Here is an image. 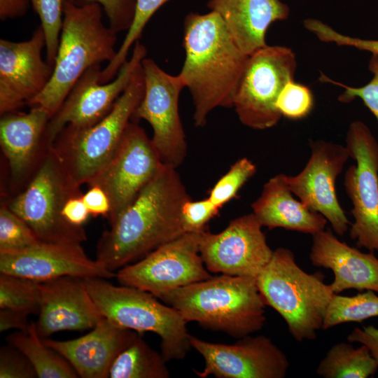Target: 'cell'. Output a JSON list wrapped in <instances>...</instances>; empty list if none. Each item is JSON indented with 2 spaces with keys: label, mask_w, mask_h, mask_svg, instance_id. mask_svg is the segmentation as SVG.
<instances>
[{
  "label": "cell",
  "mask_w": 378,
  "mask_h": 378,
  "mask_svg": "<svg viewBox=\"0 0 378 378\" xmlns=\"http://www.w3.org/2000/svg\"><path fill=\"white\" fill-rule=\"evenodd\" d=\"M190 197L176 168L162 164L135 200L109 222L95 260L115 272L182 235L181 208Z\"/></svg>",
  "instance_id": "6da1fadb"
},
{
  "label": "cell",
  "mask_w": 378,
  "mask_h": 378,
  "mask_svg": "<svg viewBox=\"0 0 378 378\" xmlns=\"http://www.w3.org/2000/svg\"><path fill=\"white\" fill-rule=\"evenodd\" d=\"M186 52L178 74L192 96L196 127L217 107L232 108L248 55L236 45L218 13H188L183 21Z\"/></svg>",
  "instance_id": "7a4b0ae2"
},
{
  "label": "cell",
  "mask_w": 378,
  "mask_h": 378,
  "mask_svg": "<svg viewBox=\"0 0 378 378\" xmlns=\"http://www.w3.org/2000/svg\"><path fill=\"white\" fill-rule=\"evenodd\" d=\"M187 322L241 338L260 330L265 303L256 278L223 274L168 290L159 298Z\"/></svg>",
  "instance_id": "3957f363"
},
{
  "label": "cell",
  "mask_w": 378,
  "mask_h": 378,
  "mask_svg": "<svg viewBox=\"0 0 378 378\" xmlns=\"http://www.w3.org/2000/svg\"><path fill=\"white\" fill-rule=\"evenodd\" d=\"M102 10L98 4L78 6L64 0L53 74L44 90L29 106L44 108L51 118L88 68L114 59L117 33L104 24Z\"/></svg>",
  "instance_id": "277c9868"
},
{
  "label": "cell",
  "mask_w": 378,
  "mask_h": 378,
  "mask_svg": "<svg viewBox=\"0 0 378 378\" xmlns=\"http://www.w3.org/2000/svg\"><path fill=\"white\" fill-rule=\"evenodd\" d=\"M324 278L321 272L303 270L293 251L284 247L274 251L270 262L256 276L265 304L283 318L297 342L315 340L322 328L335 294Z\"/></svg>",
  "instance_id": "5b68a950"
},
{
  "label": "cell",
  "mask_w": 378,
  "mask_h": 378,
  "mask_svg": "<svg viewBox=\"0 0 378 378\" xmlns=\"http://www.w3.org/2000/svg\"><path fill=\"white\" fill-rule=\"evenodd\" d=\"M85 281L104 318L140 335L145 332L158 335L161 339V354L167 361L183 359L192 348L188 322L178 311L161 303L151 293L115 286L104 278H85Z\"/></svg>",
  "instance_id": "8992f818"
},
{
  "label": "cell",
  "mask_w": 378,
  "mask_h": 378,
  "mask_svg": "<svg viewBox=\"0 0 378 378\" xmlns=\"http://www.w3.org/2000/svg\"><path fill=\"white\" fill-rule=\"evenodd\" d=\"M144 88L141 64L102 120L87 127L67 125L58 134L51 146L78 186L88 184L110 160L143 98Z\"/></svg>",
  "instance_id": "52a82bcc"
},
{
  "label": "cell",
  "mask_w": 378,
  "mask_h": 378,
  "mask_svg": "<svg viewBox=\"0 0 378 378\" xmlns=\"http://www.w3.org/2000/svg\"><path fill=\"white\" fill-rule=\"evenodd\" d=\"M51 146L25 186L6 204L41 241L80 244L87 240L83 226L70 224L62 215L66 201L83 193Z\"/></svg>",
  "instance_id": "ba28073f"
},
{
  "label": "cell",
  "mask_w": 378,
  "mask_h": 378,
  "mask_svg": "<svg viewBox=\"0 0 378 378\" xmlns=\"http://www.w3.org/2000/svg\"><path fill=\"white\" fill-rule=\"evenodd\" d=\"M296 69L295 54L288 47L267 45L248 55L232 105L240 122L258 130L275 126L282 117L276 99Z\"/></svg>",
  "instance_id": "9c48e42d"
},
{
  "label": "cell",
  "mask_w": 378,
  "mask_h": 378,
  "mask_svg": "<svg viewBox=\"0 0 378 378\" xmlns=\"http://www.w3.org/2000/svg\"><path fill=\"white\" fill-rule=\"evenodd\" d=\"M356 162L344 174V186L353 208L349 237L358 248L378 252V139L362 121L352 122L345 139Z\"/></svg>",
  "instance_id": "30bf717a"
},
{
  "label": "cell",
  "mask_w": 378,
  "mask_h": 378,
  "mask_svg": "<svg viewBox=\"0 0 378 378\" xmlns=\"http://www.w3.org/2000/svg\"><path fill=\"white\" fill-rule=\"evenodd\" d=\"M144 93L132 120L150 124L151 138L162 163L177 168L185 160L187 142L180 118L178 100L185 88L180 76L162 69L151 58L141 62Z\"/></svg>",
  "instance_id": "8fae6325"
},
{
  "label": "cell",
  "mask_w": 378,
  "mask_h": 378,
  "mask_svg": "<svg viewBox=\"0 0 378 378\" xmlns=\"http://www.w3.org/2000/svg\"><path fill=\"white\" fill-rule=\"evenodd\" d=\"M202 231L184 233L124 266L116 272L117 281L159 298L168 290L209 279L211 275L199 251Z\"/></svg>",
  "instance_id": "7c38bea8"
},
{
  "label": "cell",
  "mask_w": 378,
  "mask_h": 378,
  "mask_svg": "<svg viewBox=\"0 0 378 378\" xmlns=\"http://www.w3.org/2000/svg\"><path fill=\"white\" fill-rule=\"evenodd\" d=\"M147 49L139 41L133 46L130 59L111 81L102 83L101 64L88 68L74 84L62 105L50 118L46 131L48 147L67 125L92 126L102 120L128 86L137 67L146 57Z\"/></svg>",
  "instance_id": "4fadbf2b"
},
{
  "label": "cell",
  "mask_w": 378,
  "mask_h": 378,
  "mask_svg": "<svg viewBox=\"0 0 378 378\" xmlns=\"http://www.w3.org/2000/svg\"><path fill=\"white\" fill-rule=\"evenodd\" d=\"M162 164L151 139L136 121L131 120L110 160L88 184L99 186L107 195L108 223L135 200Z\"/></svg>",
  "instance_id": "5bb4252c"
},
{
  "label": "cell",
  "mask_w": 378,
  "mask_h": 378,
  "mask_svg": "<svg viewBox=\"0 0 378 378\" xmlns=\"http://www.w3.org/2000/svg\"><path fill=\"white\" fill-rule=\"evenodd\" d=\"M262 227L251 213L231 220L219 233L204 230L199 251L206 270L212 273L256 278L274 252Z\"/></svg>",
  "instance_id": "9a60e30c"
},
{
  "label": "cell",
  "mask_w": 378,
  "mask_h": 378,
  "mask_svg": "<svg viewBox=\"0 0 378 378\" xmlns=\"http://www.w3.org/2000/svg\"><path fill=\"white\" fill-rule=\"evenodd\" d=\"M191 347L204 358L200 378H284L290 363L286 354L272 340L251 335L239 338L233 344L209 342L190 335Z\"/></svg>",
  "instance_id": "2e32d148"
},
{
  "label": "cell",
  "mask_w": 378,
  "mask_h": 378,
  "mask_svg": "<svg viewBox=\"0 0 378 378\" xmlns=\"http://www.w3.org/2000/svg\"><path fill=\"white\" fill-rule=\"evenodd\" d=\"M304 167L287 176L288 187L307 207L326 218L337 235L344 236L351 223L336 193V180L350 158L346 146L322 139L311 141Z\"/></svg>",
  "instance_id": "e0dca14e"
},
{
  "label": "cell",
  "mask_w": 378,
  "mask_h": 378,
  "mask_svg": "<svg viewBox=\"0 0 378 378\" xmlns=\"http://www.w3.org/2000/svg\"><path fill=\"white\" fill-rule=\"evenodd\" d=\"M46 37L41 25L24 41L0 40V113L18 111L42 92L54 66L43 60Z\"/></svg>",
  "instance_id": "ac0fdd59"
},
{
  "label": "cell",
  "mask_w": 378,
  "mask_h": 378,
  "mask_svg": "<svg viewBox=\"0 0 378 378\" xmlns=\"http://www.w3.org/2000/svg\"><path fill=\"white\" fill-rule=\"evenodd\" d=\"M0 273L39 283L66 276L108 279L116 275L90 258L80 244L41 241L20 251L0 253Z\"/></svg>",
  "instance_id": "d6986e66"
},
{
  "label": "cell",
  "mask_w": 378,
  "mask_h": 378,
  "mask_svg": "<svg viewBox=\"0 0 378 378\" xmlns=\"http://www.w3.org/2000/svg\"><path fill=\"white\" fill-rule=\"evenodd\" d=\"M38 336L48 338L60 331L93 328L104 316L89 293L85 278L62 276L39 283Z\"/></svg>",
  "instance_id": "ffe728a7"
},
{
  "label": "cell",
  "mask_w": 378,
  "mask_h": 378,
  "mask_svg": "<svg viewBox=\"0 0 378 378\" xmlns=\"http://www.w3.org/2000/svg\"><path fill=\"white\" fill-rule=\"evenodd\" d=\"M50 119L40 106H32L27 113L16 111L1 115L0 146L13 187L30 179L42 160L48 148L46 131Z\"/></svg>",
  "instance_id": "44dd1931"
},
{
  "label": "cell",
  "mask_w": 378,
  "mask_h": 378,
  "mask_svg": "<svg viewBox=\"0 0 378 378\" xmlns=\"http://www.w3.org/2000/svg\"><path fill=\"white\" fill-rule=\"evenodd\" d=\"M103 318L86 335L59 341L43 339L44 344L60 354L82 378H107L118 355L138 335Z\"/></svg>",
  "instance_id": "7402d4cb"
},
{
  "label": "cell",
  "mask_w": 378,
  "mask_h": 378,
  "mask_svg": "<svg viewBox=\"0 0 378 378\" xmlns=\"http://www.w3.org/2000/svg\"><path fill=\"white\" fill-rule=\"evenodd\" d=\"M309 253L312 265L330 270V286L335 294L348 289L378 293V258L341 241L330 230L314 235Z\"/></svg>",
  "instance_id": "603a6c76"
},
{
  "label": "cell",
  "mask_w": 378,
  "mask_h": 378,
  "mask_svg": "<svg viewBox=\"0 0 378 378\" xmlns=\"http://www.w3.org/2000/svg\"><path fill=\"white\" fill-rule=\"evenodd\" d=\"M207 6L219 15L236 45L247 55L266 46L270 26L286 20L290 13L281 0H209Z\"/></svg>",
  "instance_id": "cb8c5ba5"
},
{
  "label": "cell",
  "mask_w": 378,
  "mask_h": 378,
  "mask_svg": "<svg viewBox=\"0 0 378 378\" xmlns=\"http://www.w3.org/2000/svg\"><path fill=\"white\" fill-rule=\"evenodd\" d=\"M286 176L278 174L264 184L260 195L251 204L253 214L270 230L283 228L312 235L325 230L326 218L294 197Z\"/></svg>",
  "instance_id": "d4e9b609"
},
{
  "label": "cell",
  "mask_w": 378,
  "mask_h": 378,
  "mask_svg": "<svg viewBox=\"0 0 378 378\" xmlns=\"http://www.w3.org/2000/svg\"><path fill=\"white\" fill-rule=\"evenodd\" d=\"M6 341L24 354L33 365L37 377H78L66 359L44 344L38 335L36 322L30 323L27 331L18 330L10 333L7 336Z\"/></svg>",
  "instance_id": "484cf974"
},
{
  "label": "cell",
  "mask_w": 378,
  "mask_h": 378,
  "mask_svg": "<svg viewBox=\"0 0 378 378\" xmlns=\"http://www.w3.org/2000/svg\"><path fill=\"white\" fill-rule=\"evenodd\" d=\"M167 360L152 349L140 334L124 349L112 363L110 378H168Z\"/></svg>",
  "instance_id": "4316f807"
},
{
  "label": "cell",
  "mask_w": 378,
  "mask_h": 378,
  "mask_svg": "<svg viewBox=\"0 0 378 378\" xmlns=\"http://www.w3.org/2000/svg\"><path fill=\"white\" fill-rule=\"evenodd\" d=\"M377 370L378 363L366 346L355 348L349 342H341L329 349L316 372L325 378H368Z\"/></svg>",
  "instance_id": "83f0119b"
},
{
  "label": "cell",
  "mask_w": 378,
  "mask_h": 378,
  "mask_svg": "<svg viewBox=\"0 0 378 378\" xmlns=\"http://www.w3.org/2000/svg\"><path fill=\"white\" fill-rule=\"evenodd\" d=\"M378 316V295L365 290L351 296L334 294L328 307L322 329L349 322H358Z\"/></svg>",
  "instance_id": "f1b7e54d"
},
{
  "label": "cell",
  "mask_w": 378,
  "mask_h": 378,
  "mask_svg": "<svg viewBox=\"0 0 378 378\" xmlns=\"http://www.w3.org/2000/svg\"><path fill=\"white\" fill-rule=\"evenodd\" d=\"M40 302L39 282L0 273V309L38 314Z\"/></svg>",
  "instance_id": "f546056e"
},
{
  "label": "cell",
  "mask_w": 378,
  "mask_h": 378,
  "mask_svg": "<svg viewBox=\"0 0 378 378\" xmlns=\"http://www.w3.org/2000/svg\"><path fill=\"white\" fill-rule=\"evenodd\" d=\"M169 0H136V13L130 29L117 50L114 59L101 71V82L112 80L123 63L127 59L128 52L132 46L139 41L142 32L153 14Z\"/></svg>",
  "instance_id": "4dcf8cb0"
},
{
  "label": "cell",
  "mask_w": 378,
  "mask_h": 378,
  "mask_svg": "<svg viewBox=\"0 0 378 378\" xmlns=\"http://www.w3.org/2000/svg\"><path fill=\"white\" fill-rule=\"evenodd\" d=\"M41 241L29 225L6 202L0 207V253L20 251Z\"/></svg>",
  "instance_id": "1f68e13d"
},
{
  "label": "cell",
  "mask_w": 378,
  "mask_h": 378,
  "mask_svg": "<svg viewBox=\"0 0 378 378\" xmlns=\"http://www.w3.org/2000/svg\"><path fill=\"white\" fill-rule=\"evenodd\" d=\"M46 37V60L55 65L63 21L64 0H30Z\"/></svg>",
  "instance_id": "d6a6232c"
},
{
  "label": "cell",
  "mask_w": 378,
  "mask_h": 378,
  "mask_svg": "<svg viewBox=\"0 0 378 378\" xmlns=\"http://www.w3.org/2000/svg\"><path fill=\"white\" fill-rule=\"evenodd\" d=\"M257 171L255 164L248 158L237 160L214 186L209 200L219 209L234 198L240 188Z\"/></svg>",
  "instance_id": "836d02e7"
},
{
  "label": "cell",
  "mask_w": 378,
  "mask_h": 378,
  "mask_svg": "<svg viewBox=\"0 0 378 378\" xmlns=\"http://www.w3.org/2000/svg\"><path fill=\"white\" fill-rule=\"evenodd\" d=\"M314 99L309 87L294 80L287 82L276 102V107L281 116L290 120L307 117L312 111Z\"/></svg>",
  "instance_id": "e575fe53"
},
{
  "label": "cell",
  "mask_w": 378,
  "mask_h": 378,
  "mask_svg": "<svg viewBox=\"0 0 378 378\" xmlns=\"http://www.w3.org/2000/svg\"><path fill=\"white\" fill-rule=\"evenodd\" d=\"M368 69L373 74L372 78L366 85L358 88L350 87L333 80L323 74L319 80L344 88L343 93L338 97L341 102L349 103L356 98H360L378 121V55H372Z\"/></svg>",
  "instance_id": "d590c367"
},
{
  "label": "cell",
  "mask_w": 378,
  "mask_h": 378,
  "mask_svg": "<svg viewBox=\"0 0 378 378\" xmlns=\"http://www.w3.org/2000/svg\"><path fill=\"white\" fill-rule=\"evenodd\" d=\"M78 6L99 4L105 12L108 27L115 33L128 31L136 13V0H68Z\"/></svg>",
  "instance_id": "8d00e7d4"
},
{
  "label": "cell",
  "mask_w": 378,
  "mask_h": 378,
  "mask_svg": "<svg viewBox=\"0 0 378 378\" xmlns=\"http://www.w3.org/2000/svg\"><path fill=\"white\" fill-rule=\"evenodd\" d=\"M303 24L307 30L314 33L323 42L354 47L378 55V40L363 39L342 34L316 19H306Z\"/></svg>",
  "instance_id": "74e56055"
},
{
  "label": "cell",
  "mask_w": 378,
  "mask_h": 378,
  "mask_svg": "<svg viewBox=\"0 0 378 378\" xmlns=\"http://www.w3.org/2000/svg\"><path fill=\"white\" fill-rule=\"evenodd\" d=\"M220 209L209 197L197 201L187 200L181 208L183 232H196L205 230L207 223L218 214Z\"/></svg>",
  "instance_id": "f35d334b"
},
{
  "label": "cell",
  "mask_w": 378,
  "mask_h": 378,
  "mask_svg": "<svg viewBox=\"0 0 378 378\" xmlns=\"http://www.w3.org/2000/svg\"><path fill=\"white\" fill-rule=\"evenodd\" d=\"M36 372L24 354L8 344L0 349V378H34Z\"/></svg>",
  "instance_id": "ab89813d"
},
{
  "label": "cell",
  "mask_w": 378,
  "mask_h": 378,
  "mask_svg": "<svg viewBox=\"0 0 378 378\" xmlns=\"http://www.w3.org/2000/svg\"><path fill=\"white\" fill-rule=\"evenodd\" d=\"M83 200L90 216L108 217L111 211V203L102 188L96 185L89 186L88 190L83 195Z\"/></svg>",
  "instance_id": "60d3db41"
},
{
  "label": "cell",
  "mask_w": 378,
  "mask_h": 378,
  "mask_svg": "<svg viewBox=\"0 0 378 378\" xmlns=\"http://www.w3.org/2000/svg\"><path fill=\"white\" fill-rule=\"evenodd\" d=\"M347 342L360 343L368 347L378 363V328L374 326L355 328L346 337Z\"/></svg>",
  "instance_id": "b9f144b4"
},
{
  "label": "cell",
  "mask_w": 378,
  "mask_h": 378,
  "mask_svg": "<svg viewBox=\"0 0 378 378\" xmlns=\"http://www.w3.org/2000/svg\"><path fill=\"white\" fill-rule=\"evenodd\" d=\"M83 195L69 199L62 209L63 216L73 225L83 226L90 216L83 202Z\"/></svg>",
  "instance_id": "7bdbcfd3"
},
{
  "label": "cell",
  "mask_w": 378,
  "mask_h": 378,
  "mask_svg": "<svg viewBox=\"0 0 378 378\" xmlns=\"http://www.w3.org/2000/svg\"><path fill=\"white\" fill-rule=\"evenodd\" d=\"M29 314L11 309H0V332L10 329L27 331L30 325L28 322Z\"/></svg>",
  "instance_id": "ee69618b"
},
{
  "label": "cell",
  "mask_w": 378,
  "mask_h": 378,
  "mask_svg": "<svg viewBox=\"0 0 378 378\" xmlns=\"http://www.w3.org/2000/svg\"><path fill=\"white\" fill-rule=\"evenodd\" d=\"M30 0H0V18L4 21L24 15Z\"/></svg>",
  "instance_id": "f6af8a7d"
}]
</instances>
